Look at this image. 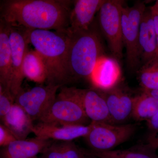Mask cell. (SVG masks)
<instances>
[{
    "label": "cell",
    "instance_id": "cell-32",
    "mask_svg": "<svg viewBox=\"0 0 158 158\" xmlns=\"http://www.w3.org/2000/svg\"><path fill=\"white\" fill-rule=\"evenodd\" d=\"M157 42L158 56V35L157 36Z\"/></svg>",
    "mask_w": 158,
    "mask_h": 158
},
{
    "label": "cell",
    "instance_id": "cell-13",
    "mask_svg": "<svg viewBox=\"0 0 158 158\" xmlns=\"http://www.w3.org/2000/svg\"><path fill=\"white\" fill-rule=\"evenodd\" d=\"M106 0H77L69 16V32L86 31L93 24L94 16Z\"/></svg>",
    "mask_w": 158,
    "mask_h": 158
},
{
    "label": "cell",
    "instance_id": "cell-26",
    "mask_svg": "<svg viewBox=\"0 0 158 158\" xmlns=\"http://www.w3.org/2000/svg\"><path fill=\"white\" fill-rule=\"evenodd\" d=\"M146 122L149 134L158 135V112Z\"/></svg>",
    "mask_w": 158,
    "mask_h": 158
},
{
    "label": "cell",
    "instance_id": "cell-7",
    "mask_svg": "<svg viewBox=\"0 0 158 158\" xmlns=\"http://www.w3.org/2000/svg\"><path fill=\"white\" fill-rule=\"evenodd\" d=\"M91 129L85 137L87 144L94 151L113 150L128 141L137 129L135 124H113L91 122Z\"/></svg>",
    "mask_w": 158,
    "mask_h": 158
},
{
    "label": "cell",
    "instance_id": "cell-27",
    "mask_svg": "<svg viewBox=\"0 0 158 158\" xmlns=\"http://www.w3.org/2000/svg\"><path fill=\"white\" fill-rule=\"evenodd\" d=\"M147 144L153 149H158V135L148 134L147 138Z\"/></svg>",
    "mask_w": 158,
    "mask_h": 158
},
{
    "label": "cell",
    "instance_id": "cell-33",
    "mask_svg": "<svg viewBox=\"0 0 158 158\" xmlns=\"http://www.w3.org/2000/svg\"><path fill=\"white\" fill-rule=\"evenodd\" d=\"M38 158V157H37V158Z\"/></svg>",
    "mask_w": 158,
    "mask_h": 158
},
{
    "label": "cell",
    "instance_id": "cell-3",
    "mask_svg": "<svg viewBox=\"0 0 158 158\" xmlns=\"http://www.w3.org/2000/svg\"><path fill=\"white\" fill-rule=\"evenodd\" d=\"M93 24L85 31L69 32V45L68 71L72 80H90L98 59L104 56V48L98 31Z\"/></svg>",
    "mask_w": 158,
    "mask_h": 158
},
{
    "label": "cell",
    "instance_id": "cell-20",
    "mask_svg": "<svg viewBox=\"0 0 158 158\" xmlns=\"http://www.w3.org/2000/svg\"><path fill=\"white\" fill-rule=\"evenodd\" d=\"M83 151L88 154L101 158H158L156 150L147 144L136 145L126 149L106 151Z\"/></svg>",
    "mask_w": 158,
    "mask_h": 158
},
{
    "label": "cell",
    "instance_id": "cell-2",
    "mask_svg": "<svg viewBox=\"0 0 158 158\" xmlns=\"http://www.w3.org/2000/svg\"><path fill=\"white\" fill-rule=\"evenodd\" d=\"M29 44L42 57L48 71V84L62 86L70 82L68 71L69 35L68 31L27 30Z\"/></svg>",
    "mask_w": 158,
    "mask_h": 158
},
{
    "label": "cell",
    "instance_id": "cell-18",
    "mask_svg": "<svg viewBox=\"0 0 158 158\" xmlns=\"http://www.w3.org/2000/svg\"><path fill=\"white\" fill-rule=\"evenodd\" d=\"M9 25L0 21V86L10 90L11 51L9 40Z\"/></svg>",
    "mask_w": 158,
    "mask_h": 158
},
{
    "label": "cell",
    "instance_id": "cell-4",
    "mask_svg": "<svg viewBox=\"0 0 158 158\" xmlns=\"http://www.w3.org/2000/svg\"><path fill=\"white\" fill-rule=\"evenodd\" d=\"M90 121L82 104L81 89L67 87L62 88L39 120L40 122L62 125H88Z\"/></svg>",
    "mask_w": 158,
    "mask_h": 158
},
{
    "label": "cell",
    "instance_id": "cell-24",
    "mask_svg": "<svg viewBox=\"0 0 158 158\" xmlns=\"http://www.w3.org/2000/svg\"><path fill=\"white\" fill-rule=\"evenodd\" d=\"M15 99L9 89L0 86V119L9 113L15 103Z\"/></svg>",
    "mask_w": 158,
    "mask_h": 158
},
{
    "label": "cell",
    "instance_id": "cell-29",
    "mask_svg": "<svg viewBox=\"0 0 158 158\" xmlns=\"http://www.w3.org/2000/svg\"><path fill=\"white\" fill-rule=\"evenodd\" d=\"M145 91V92H147L149 94H150V95H151L152 96L154 97L155 98H156L157 99H158V90H152V91Z\"/></svg>",
    "mask_w": 158,
    "mask_h": 158
},
{
    "label": "cell",
    "instance_id": "cell-21",
    "mask_svg": "<svg viewBox=\"0 0 158 158\" xmlns=\"http://www.w3.org/2000/svg\"><path fill=\"white\" fill-rule=\"evenodd\" d=\"M158 112V99L145 91L134 97L132 118L138 121L151 119Z\"/></svg>",
    "mask_w": 158,
    "mask_h": 158
},
{
    "label": "cell",
    "instance_id": "cell-5",
    "mask_svg": "<svg viewBox=\"0 0 158 158\" xmlns=\"http://www.w3.org/2000/svg\"><path fill=\"white\" fill-rule=\"evenodd\" d=\"M146 8L144 2H138L131 7H123L121 26L123 40L126 49L129 68L137 69L141 64L139 44V31L142 18Z\"/></svg>",
    "mask_w": 158,
    "mask_h": 158
},
{
    "label": "cell",
    "instance_id": "cell-6",
    "mask_svg": "<svg viewBox=\"0 0 158 158\" xmlns=\"http://www.w3.org/2000/svg\"><path fill=\"white\" fill-rule=\"evenodd\" d=\"M123 4V1L121 0H106L98 11L100 28L117 61L122 58L124 45L121 26Z\"/></svg>",
    "mask_w": 158,
    "mask_h": 158
},
{
    "label": "cell",
    "instance_id": "cell-15",
    "mask_svg": "<svg viewBox=\"0 0 158 158\" xmlns=\"http://www.w3.org/2000/svg\"><path fill=\"white\" fill-rule=\"evenodd\" d=\"M139 44L142 65L154 58L158 57L157 35L150 9H146L141 19Z\"/></svg>",
    "mask_w": 158,
    "mask_h": 158
},
{
    "label": "cell",
    "instance_id": "cell-28",
    "mask_svg": "<svg viewBox=\"0 0 158 158\" xmlns=\"http://www.w3.org/2000/svg\"><path fill=\"white\" fill-rule=\"evenodd\" d=\"M151 10V9H150ZM152 17L153 22L156 34L157 36L158 35V12L152 11L151 10Z\"/></svg>",
    "mask_w": 158,
    "mask_h": 158
},
{
    "label": "cell",
    "instance_id": "cell-10",
    "mask_svg": "<svg viewBox=\"0 0 158 158\" xmlns=\"http://www.w3.org/2000/svg\"><path fill=\"white\" fill-rule=\"evenodd\" d=\"M98 90L106 102L112 124H123L132 118L134 97L116 86L108 90Z\"/></svg>",
    "mask_w": 158,
    "mask_h": 158
},
{
    "label": "cell",
    "instance_id": "cell-8",
    "mask_svg": "<svg viewBox=\"0 0 158 158\" xmlns=\"http://www.w3.org/2000/svg\"><path fill=\"white\" fill-rule=\"evenodd\" d=\"M62 86L47 84L40 85L30 90H22L15 98V103L19 105L33 121L39 120L48 110Z\"/></svg>",
    "mask_w": 158,
    "mask_h": 158
},
{
    "label": "cell",
    "instance_id": "cell-16",
    "mask_svg": "<svg viewBox=\"0 0 158 158\" xmlns=\"http://www.w3.org/2000/svg\"><path fill=\"white\" fill-rule=\"evenodd\" d=\"M83 107L91 122L112 124L106 100L96 89H81Z\"/></svg>",
    "mask_w": 158,
    "mask_h": 158
},
{
    "label": "cell",
    "instance_id": "cell-17",
    "mask_svg": "<svg viewBox=\"0 0 158 158\" xmlns=\"http://www.w3.org/2000/svg\"><path fill=\"white\" fill-rule=\"evenodd\" d=\"M1 121L17 140L27 139L29 134L32 133L34 126L31 117L15 103Z\"/></svg>",
    "mask_w": 158,
    "mask_h": 158
},
{
    "label": "cell",
    "instance_id": "cell-12",
    "mask_svg": "<svg viewBox=\"0 0 158 158\" xmlns=\"http://www.w3.org/2000/svg\"><path fill=\"white\" fill-rule=\"evenodd\" d=\"M121 75L118 61L115 58L102 56L97 62L90 81L95 89L109 90L116 87Z\"/></svg>",
    "mask_w": 158,
    "mask_h": 158
},
{
    "label": "cell",
    "instance_id": "cell-25",
    "mask_svg": "<svg viewBox=\"0 0 158 158\" xmlns=\"http://www.w3.org/2000/svg\"><path fill=\"white\" fill-rule=\"evenodd\" d=\"M17 139L8 129L1 123L0 124V146L6 147Z\"/></svg>",
    "mask_w": 158,
    "mask_h": 158
},
{
    "label": "cell",
    "instance_id": "cell-23",
    "mask_svg": "<svg viewBox=\"0 0 158 158\" xmlns=\"http://www.w3.org/2000/svg\"><path fill=\"white\" fill-rule=\"evenodd\" d=\"M139 77L143 91L158 90V57L141 65L139 70Z\"/></svg>",
    "mask_w": 158,
    "mask_h": 158
},
{
    "label": "cell",
    "instance_id": "cell-19",
    "mask_svg": "<svg viewBox=\"0 0 158 158\" xmlns=\"http://www.w3.org/2000/svg\"><path fill=\"white\" fill-rule=\"evenodd\" d=\"M25 77L38 84L47 81L48 71L42 57L37 52L29 50L26 53L23 66Z\"/></svg>",
    "mask_w": 158,
    "mask_h": 158
},
{
    "label": "cell",
    "instance_id": "cell-30",
    "mask_svg": "<svg viewBox=\"0 0 158 158\" xmlns=\"http://www.w3.org/2000/svg\"><path fill=\"white\" fill-rule=\"evenodd\" d=\"M151 10L158 12V0L156 1L155 4L150 8Z\"/></svg>",
    "mask_w": 158,
    "mask_h": 158
},
{
    "label": "cell",
    "instance_id": "cell-11",
    "mask_svg": "<svg viewBox=\"0 0 158 158\" xmlns=\"http://www.w3.org/2000/svg\"><path fill=\"white\" fill-rule=\"evenodd\" d=\"M88 125H62L39 122L32 130L36 137L55 141H72L77 138H85L91 129Z\"/></svg>",
    "mask_w": 158,
    "mask_h": 158
},
{
    "label": "cell",
    "instance_id": "cell-31",
    "mask_svg": "<svg viewBox=\"0 0 158 158\" xmlns=\"http://www.w3.org/2000/svg\"><path fill=\"white\" fill-rule=\"evenodd\" d=\"M83 152H84V157H83V158H101L95 156L90 155L84 152V151H83Z\"/></svg>",
    "mask_w": 158,
    "mask_h": 158
},
{
    "label": "cell",
    "instance_id": "cell-1",
    "mask_svg": "<svg viewBox=\"0 0 158 158\" xmlns=\"http://www.w3.org/2000/svg\"><path fill=\"white\" fill-rule=\"evenodd\" d=\"M73 1L6 0L1 2V19L27 30L67 31Z\"/></svg>",
    "mask_w": 158,
    "mask_h": 158
},
{
    "label": "cell",
    "instance_id": "cell-9",
    "mask_svg": "<svg viewBox=\"0 0 158 158\" xmlns=\"http://www.w3.org/2000/svg\"><path fill=\"white\" fill-rule=\"evenodd\" d=\"M9 25V40L11 51V81L10 91L15 99L22 89L25 76L23 72L24 59L29 44L27 29Z\"/></svg>",
    "mask_w": 158,
    "mask_h": 158
},
{
    "label": "cell",
    "instance_id": "cell-22",
    "mask_svg": "<svg viewBox=\"0 0 158 158\" xmlns=\"http://www.w3.org/2000/svg\"><path fill=\"white\" fill-rule=\"evenodd\" d=\"M40 158H83V150L72 141H55L46 148Z\"/></svg>",
    "mask_w": 158,
    "mask_h": 158
},
{
    "label": "cell",
    "instance_id": "cell-14",
    "mask_svg": "<svg viewBox=\"0 0 158 158\" xmlns=\"http://www.w3.org/2000/svg\"><path fill=\"white\" fill-rule=\"evenodd\" d=\"M53 141L38 137L16 140L0 150V158H36Z\"/></svg>",
    "mask_w": 158,
    "mask_h": 158
}]
</instances>
